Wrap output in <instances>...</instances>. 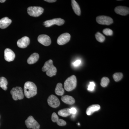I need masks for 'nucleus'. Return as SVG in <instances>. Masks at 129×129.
I'll list each match as a JSON object with an SVG mask.
<instances>
[{
	"mask_svg": "<svg viewBox=\"0 0 129 129\" xmlns=\"http://www.w3.org/2000/svg\"><path fill=\"white\" fill-rule=\"evenodd\" d=\"M57 122V123L59 126H63L66 125V122L64 120L62 119H58Z\"/></svg>",
	"mask_w": 129,
	"mask_h": 129,
	"instance_id": "nucleus-29",
	"label": "nucleus"
},
{
	"mask_svg": "<svg viewBox=\"0 0 129 129\" xmlns=\"http://www.w3.org/2000/svg\"><path fill=\"white\" fill-rule=\"evenodd\" d=\"M77 80L76 76L73 75L70 76L65 80L64 83V88L68 91H72L76 88Z\"/></svg>",
	"mask_w": 129,
	"mask_h": 129,
	"instance_id": "nucleus-2",
	"label": "nucleus"
},
{
	"mask_svg": "<svg viewBox=\"0 0 129 129\" xmlns=\"http://www.w3.org/2000/svg\"><path fill=\"white\" fill-rule=\"evenodd\" d=\"M53 64V61L52 60H50L45 63L44 66L42 68V70L43 72H46L47 70L48 69V68Z\"/></svg>",
	"mask_w": 129,
	"mask_h": 129,
	"instance_id": "nucleus-23",
	"label": "nucleus"
},
{
	"mask_svg": "<svg viewBox=\"0 0 129 129\" xmlns=\"http://www.w3.org/2000/svg\"><path fill=\"white\" fill-rule=\"evenodd\" d=\"M81 63V61L80 60H77L74 63L73 65L75 67H77V66L80 65Z\"/></svg>",
	"mask_w": 129,
	"mask_h": 129,
	"instance_id": "nucleus-31",
	"label": "nucleus"
},
{
	"mask_svg": "<svg viewBox=\"0 0 129 129\" xmlns=\"http://www.w3.org/2000/svg\"><path fill=\"white\" fill-rule=\"evenodd\" d=\"M8 82L7 80L4 77L0 78V87L4 90H6L7 89Z\"/></svg>",
	"mask_w": 129,
	"mask_h": 129,
	"instance_id": "nucleus-22",
	"label": "nucleus"
},
{
	"mask_svg": "<svg viewBox=\"0 0 129 129\" xmlns=\"http://www.w3.org/2000/svg\"><path fill=\"white\" fill-rule=\"evenodd\" d=\"M25 124L28 129H40V124L32 116H29L27 120H25Z\"/></svg>",
	"mask_w": 129,
	"mask_h": 129,
	"instance_id": "nucleus-6",
	"label": "nucleus"
},
{
	"mask_svg": "<svg viewBox=\"0 0 129 129\" xmlns=\"http://www.w3.org/2000/svg\"><path fill=\"white\" fill-rule=\"evenodd\" d=\"M59 119L58 116L55 113H53L52 115L51 119L52 122H56Z\"/></svg>",
	"mask_w": 129,
	"mask_h": 129,
	"instance_id": "nucleus-28",
	"label": "nucleus"
},
{
	"mask_svg": "<svg viewBox=\"0 0 129 129\" xmlns=\"http://www.w3.org/2000/svg\"><path fill=\"white\" fill-rule=\"evenodd\" d=\"M96 20L98 23L102 25H109L113 22L112 19L107 16H98Z\"/></svg>",
	"mask_w": 129,
	"mask_h": 129,
	"instance_id": "nucleus-7",
	"label": "nucleus"
},
{
	"mask_svg": "<svg viewBox=\"0 0 129 129\" xmlns=\"http://www.w3.org/2000/svg\"><path fill=\"white\" fill-rule=\"evenodd\" d=\"M30 44V39L28 37L24 36L18 41L17 45L21 48H25Z\"/></svg>",
	"mask_w": 129,
	"mask_h": 129,
	"instance_id": "nucleus-12",
	"label": "nucleus"
},
{
	"mask_svg": "<svg viewBox=\"0 0 129 129\" xmlns=\"http://www.w3.org/2000/svg\"><path fill=\"white\" fill-rule=\"evenodd\" d=\"M123 77V74L121 73H115L113 75V78L116 82H118L121 80Z\"/></svg>",
	"mask_w": 129,
	"mask_h": 129,
	"instance_id": "nucleus-25",
	"label": "nucleus"
},
{
	"mask_svg": "<svg viewBox=\"0 0 129 129\" xmlns=\"http://www.w3.org/2000/svg\"><path fill=\"white\" fill-rule=\"evenodd\" d=\"M44 11V9L40 7H30L28 8V14L34 17H38L41 15Z\"/></svg>",
	"mask_w": 129,
	"mask_h": 129,
	"instance_id": "nucleus-4",
	"label": "nucleus"
},
{
	"mask_svg": "<svg viewBox=\"0 0 129 129\" xmlns=\"http://www.w3.org/2000/svg\"><path fill=\"white\" fill-rule=\"evenodd\" d=\"M5 1H6L5 0H0V2L1 3L5 2Z\"/></svg>",
	"mask_w": 129,
	"mask_h": 129,
	"instance_id": "nucleus-34",
	"label": "nucleus"
},
{
	"mask_svg": "<svg viewBox=\"0 0 129 129\" xmlns=\"http://www.w3.org/2000/svg\"><path fill=\"white\" fill-rule=\"evenodd\" d=\"M24 95L27 98L34 96L37 94V88L35 84L31 81H27L24 84Z\"/></svg>",
	"mask_w": 129,
	"mask_h": 129,
	"instance_id": "nucleus-1",
	"label": "nucleus"
},
{
	"mask_svg": "<svg viewBox=\"0 0 129 129\" xmlns=\"http://www.w3.org/2000/svg\"><path fill=\"white\" fill-rule=\"evenodd\" d=\"M58 114L62 117H67L71 114L70 109L66 108L60 110L58 112Z\"/></svg>",
	"mask_w": 129,
	"mask_h": 129,
	"instance_id": "nucleus-21",
	"label": "nucleus"
},
{
	"mask_svg": "<svg viewBox=\"0 0 129 129\" xmlns=\"http://www.w3.org/2000/svg\"><path fill=\"white\" fill-rule=\"evenodd\" d=\"M37 40L39 42L45 46H48L51 43L50 38L46 35H40L38 36Z\"/></svg>",
	"mask_w": 129,
	"mask_h": 129,
	"instance_id": "nucleus-10",
	"label": "nucleus"
},
{
	"mask_svg": "<svg viewBox=\"0 0 129 129\" xmlns=\"http://www.w3.org/2000/svg\"><path fill=\"white\" fill-rule=\"evenodd\" d=\"M70 38H71V36L69 33H63L60 35L58 38L57 44L60 45H64L69 41Z\"/></svg>",
	"mask_w": 129,
	"mask_h": 129,
	"instance_id": "nucleus-9",
	"label": "nucleus"
},
{
	"mask_svg": "<svg viewBox=\"0 0 129 129\" xmlns=\"http://www.w3.org/2000/svg\"><path fill=\"white\" fill-rule=\"evenodd\" d=\"M57 73V69L53 64H52L47 70L46 74L47 76L52 77L55 75Z\"/></svg>",
	"mask_w": 129,
	"mask_h": 129,
	"instance_id": "nucleus-19",
	"label": "nucleus"
},
{
	"mask_svg": "<svg viewBox=\"0 0 129 129\" xmlns=\"http://www.w3.org/2000/svg\"><path fill=\"white\" fill-rule=\"evenodd\" d=\"M95 37L97 40L100 42H103L105 40V37L100 32H97L95 34Z\"/></svg>",
	"mask_w": 129,
	"mask_h": 129,
	"instance_id": "nucleus-26",
	"label": "nucleus"
},
{
	"mask_svg": "<svg viewBox=\"0 0 129 129\" xmlns=\"http://www.w3.org/2000/svg\"><path fill=\"white\" fill-rule=\"evenodd\" d=\"M109 79L107 77H104L102 78L101 80V85L103 88L107 87L109 83Z\"/></svg>",
	"mask_w": 129,
	"mask_h": 129,
	"instance_id": "nucleus-24",
	"label": "nucleus"
},
{
	"mask_svg": "<svg viewBox=\"0 0 129 129\" xmlns=\"http://www.w3.org/2000/svg\"><path fill=\"white\" fill-rule=\"evenodd\" d=\"M39 56L37 53H33L28 58L27 62L29 64H33L37 62L39 60Z\"/></svg>",
	"mask_w": 129,
	"mask_h": 129,
	"instance_id": "nucleus-18",
	"label": "nucleus"
},
{
	"mask_svg": "<svg viewBox=\"0 0 129 129\" xmlns=\"http://www.w3.org/2000/svg\"><path fill=\"white\" fill-rule=\"evenodd\" d=\"M4 57L6 61L7 62L12 61L15 58L14 52L9 48L5 49L4 52Z\"/></svg>",
	"mask_w": 129,
	"mask_h": 129,
	"instance_id": "nucleus-11",
	"label": "nucleus"
},
{
	"mask_svg": "<svg viewBox=\"0 0 129 129\" xmlns=\"http://www.w3.org/2000/svg\"><path fill=\"white\" fill-rule=\"evenodd\" d=\"M47 102L48 105L52 107L56 108L60 105V102L57 97L52 95L48 98Z\"/></svg>",
	"mask_w": 129,
	"mask_h": 129,
	"instance_id": "nucleus-8",
	"label": "nucleus"
},
{
	"mask_svg": "<svg viewBox=\"0 0 129 129\" xmlns=\"http://www.w3.org/2000/svg\"><path fill=\"white\" fill-rule=\"evenodd\" d=\"M72 8L75 13L78 15L80 16L81 14V9L79 5L76 1L75 0H72Z\"/></svg>",
	"mask_w": 129,
	"mask_h": 129,
	"instance_id": "nucleus-16",
	"label": "nucleus"
},
{
	"mask_svg": "<svg viewBox=\"0 0 129 129\" xmlns=\"http://www.w3.org/2000/svg\"><path fill=\"white\" fill-rule=\"evenodd\" d=\"M114 11L117 14L122 16H126L129 13V8L126 7L119 6L115 8Z\"/></svg>",
	"mask_w": 129,
	"mask_h": 129,
	"instance_id": "nucleus-13",
	"label": "nucleus"
},
{
	"mask_svg": "<svg viewBox=\"0 0 129 129\" xmlns=\"http://www.w3.org/2000/svg\"><path fill=\"white\" fill-rule=\"evenodd\" d=\"M55 92L58 95L62 96L64 94V89L63 88L62 84L61 83H58L57 84L55 90Z\"/></svg>",
	"mask_w": 129,
	"mask_h": 129,
	"instance_id": "nucleus-20",
	"label": "nucleus"
},
{
	"mask_svg": "<svg viewBox=\"0 0 129 129\" xmlns=\"http://www.w3.org/2000/svg\"><path fill=\"white\" fill-rule=\"evenodd\" d=\"M61 100L63 102L69 105H72L75 102V100L73 97L69 95H65L62 97Z\"/></svg>",
	"mask_w": 129,
	"mask_h": 129,
	"instance_id": "nucleus-17",
	"label": "nucleus"
},
{
	"mask_svg": "<svg viewBox=\"0 0 129 129\" xmlns=\"http://www.w3.org/2000/svg\"><path fill=\"white\" fill-rule=\"evenodd\" d=\"M103 34L107 36H112L113 34L112 30L109 28H106L103 31Z\"/></svg>",
	"mask_w": 129,
	"mask_h": 129,
	"instance_id": "nucleus-27",
	"label": "nucleus"
},
{
	"mask_svg": "<svg viewBox=\"0 0 129 129\" xmlns=\"http://www.w3.org/2000/svg\"><path fill=\"white\" fill-rule=\"evenodd\" d=\"M12 20L8 17H5L0 20V28L2 29L7 28L11 23Z\"/></svg>",
	"mask_w": 129,
	"mask_h": 129,
	"instance_id": "nucleus-14",
	"label": "nucleus"
},
{
	"mask_svg": "<svg viewBox=\"0 0 129 129\" xmlns=\"http://www.w3.org/2000/svg\"><path fill=\"white\" fill-rule=\"evenodd\" d=\"M70 112L71 113V114H75L76 113V109L74 108H72L70 109Z\"/></svg>",
	"mask_w": 129,
	"mask_h": 129,
	"instance_id": "nucleus-32",
	"label": "nucleus"
},
{
	"mask_svg": "<svg viewBox=\"0 0 129 129\" xmlns=\"http://www.w3.org/2000/svg\"><path fill=\"white\" fill-rule=\"evenodd\" d=\"M64 20L61 18L53 19L51 20L45 21L44 25L46 27H49L53 25H57L61 26L63 25L64 23Z\"/></svg>",
	"mask_w": 129,
	"mask_h": 129,
	"instance_id": "nucleus-5",
	"label": "nucleus"
},
{
	"mask_svg": "<svg viewBox=\"0 0 129 129\" xmlns=\"http://www.w3.org/2000/svg\"><path fill=\"white\" fill-rule=\"evenodd\" d=\"M45 1L47 2L50 3L55 2L56 1V0H45Z\"/></svg>",
	"mask_w": 129,
	"mask_h": 129,
	"instance_id": "nucleus-33",
	"label": "nucleus"
},
{
	"mask_svg": "<svg viewBox=\"0 0 129 129\" xmlns=\"http://www.w3.org/2000/svg\"><path fill=\"white\" fill-rule=\"evenodd\" d=\"M12 97L15 101L23 99L24 95L22 89L20 87H16L13 88L11 91Z\"/></svg>",
	"mask_w": 129,
	"mask_h": 129,
	"instance_id": "nucleus-3",
	"label": "nucleus"
},
{
	"mask_svg": "<svg viewBox=\"0 0 129 129\" xmlns=\"http://www.w3.org/2000/svg\"><path fill=\"white\" fill-rule=\"evenodd\" d=\"M95 86V84L94 82H90V84L88 86V90L91 91H93L94 89Z\"/></svg>",
	"mask_w": 129,
	"mask_h": 129,
	"instance_id": "nucleus-30",
	"label": "nucleus"
},
{
	"mask_svg": "<svg viewBox=\"0 0 129 129\" xmlns=\"http://www.w3.org/2000/svg\"><path fill=\"white\" fill-rule=\"evenodd\" d=\"M100 106L98 104H93L88 107L86 109V113L88 115H91L95 112L99 110Z\"/></svg>",
	"mask_w": 129,
	"mask_h": 129,
	"instance_id": "nucleus-15",
	"label": "nucleus"
}]
</instances>
